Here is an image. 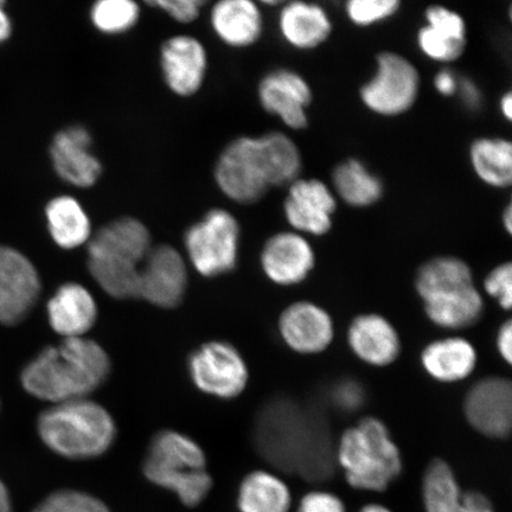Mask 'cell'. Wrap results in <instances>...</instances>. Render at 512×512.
Segmentation results:
<instances>
[{
  "mask_svg": "<svg viewBox=\"0 0 512 512\" xmlns=\"http://www.w3.org/2000/svg\"><path fill=\"white\" fill-rule=\"evenodd\" d=\"M484 290L495 298L502 309L510 310L512 306V265L511 262L498 265L484 280Z\"/></svg>",
  "mask_w": 512,
  "mask_h": 512,
  "instance_id": "35",
  "label": "cell"
},
{
  "mask_svg": "<svg viewBox=\"0 0 512 512\" xmlns=\"http://www.w3.org/2000/svg\"><path fill=\"white\" fill-rule=\"evenodd\" d=\"M4 2H0V43L8 40L11 36L12 25L8 14L3 8Z\"/></svg>",
  "mask_w": 512,
  "mask_h": 512,
  "instance_id": "43",
  "label": "cell"
},
{
  "mask_svg": "<svg viewBox=\"0 0 512 512\" xmlns=\"http://www.w3.org/2000/svg\"><path fill=\"white\" fill-rule=\"evenodd\" d=\"M41 287L40 275L27 256L0 246V323H22L34 309Z\"/></svg>",
  "mask_w": 512,
  "mask_h": 512,
  "instance_id": "12",
  "label": "cell"
},
{
  "mask_svg": "<svg viewBox=\"0 0 512 512\" xmlns=\"http://www.w3.org/2000/svg\"><path fill=\"white\" fill-rule=\"evenodd\" d=\"M334 399L343 411L354 412L364 401L363 388L355 381L341 382L335 389Z\"/></svg>",
  "mask_w": 512,
  "mask_h": 512,
  "instance_id": "38",
  "label": "cell"
},
{
  "mask_svg": "<svg viewBox=\"0 0 512 512\" xmlns=\"http://www.w3.org/2000/svg\"><path fill=\"white\" fill-rule=\"evenodd\" d=\"M292 492L275 473L256 470L243 478L238 494L240 512H291Z\"/></svg>",
  "mask_w": 512,
  "mask_h": 512,
  "instance_id": "28",
  "label": "cell"
},
{
  "mask_svg": "<svg viewBox=\"0 0 512 512\" xmlns=\"http://www.w3.org/2000/svg\"><path fill=\"white\" fill-rule=\"evenodd\" d=\"M297 512H348L341 498L325 490H312L300 499Z\"/></svg>",
  "mask_w": 512,
  "mask_h": 512,
  "instance_id": "37",
  "label": "cell"
},
{
  "mask_svg": "<svg viewBox=\"0 0 512 512\" xmlns=\"http://www.w3.org/2000/svg\"><path fill=\"white\" fill-rule=\"evenodd\" d=\"M96 318L98 306L95 299L81 284H63L49 300V324L64 339L85 336L93 328Z\"/></svg>",
  "mask_w": 512,
  "mask_h": 512,
  "instance_id": "23",
  "label": "cell"
},
{
  "mask_svg": "<svg viewBox=\"0 0 512 512\" xmlns=\"http://www.w3.org/2000/svg\"><path fill=\"white\" fill-rule=\"evenodd\" d=\"M335 458L349 486L360 491H386L403 469L399 446L384 422L374 416L344 431Z\"/></svg>",
  "mask_w": 512,
  "mask_h": 512,
  "instance_id": "7",
  "label": "cell"
},
{
  "mask_svg": "<svg viewBox=\"0 0 512 512\" xmlns=\"http://www.w3.org/2000/svg\"><path fill=\"white\" fill-rule=\"evenodd\" d=\"M260 264L272 283L294 286L309 277L316 266V254L304 235L291 230L274 234L266 241Z\"/></svg>",
  "mask_w": 512,
  "mask_h": 512,
  "instance_id": "20",
  "label": "cell"
},
{
  "mask_svg": "<svg viewBox=\"0 0 512 512\" xmlns=\"http://www.w3.org/2000/svg\"><path fill=\"white\" fill-rule=\"evenodd\" d=\"M422 503L425 512H460L463 494L450 464L434 459L422 477Z\"/></svg>",
  "mask_w": 512,
  "mask_h": 512,
  "instance_id": "31",
  "label": "cell"
},
{
  "mask_svg": "<svg viewBox=\"0 0 512 512\" xmlns=\"http://www.w3.org/2000/svg\"><path fill=\"white\" fill-rule=\"evenodd\" d=\"M459 80L451 70H441L434 78V87L437 92L444 96H453L457 94Z\"/></svg>",
  "mask_w": 512,
  "mask_h": 512,
  "instance_id": "42",
  "label": "cell"
},
{
  "mask_svg": "<svg viewBox=\"0 0 512 512\" xmlns=\"http://www.w3.org/2000/svg\"><path fill=\"white\" fill-rule=\"evenodd\" d=\"M470 162L477 177L491 188L505 189L512 183V145L507 139L483 137L473 140Z\"/></svg>",
  "mask_w": 512,
  "mask_h": 512,
  "instance_id": "30",
  "label": "cell"
},
{
  "mask_svg": "<svg viewBox=\"0 0 512 512\" xmlns=\"http://www.w3.org/2000/svg\"><path fill=\"white\" fill-rule=\"evenodd\" d=\"M189 374L198 390L222 400L238 398L249 380L248 367L239 350L221 341L208 342L192 352Z\"/></svg>",
  "mask_w": 512,
  "mask_h": 512,
  "instance_id": "11",
  "label": "cell"
},
{
  "mask_svg": "<svg viewBox=\"0 0 512 512\" xmlns=\"http://www.w3.org/2000/svg\"><path fill=\"white\" fill-rule=\"evenodd\" d=\"M460 512H497L488 496L479 491H466L463 494Z\"/></svg>",
  "mask_w": 512,
  "mask_h": 512,
  "instance_id": "40",
  "label": "cell"
},
{
  "mask_svg": "<svg viewBox=\"0 0 512 512\" xmlns=\"http://www.w3.org/2000/svg\"><path fill=\"white\" fill-rule=\"evenodd\" d=\"M143 473L150 483L171 491L190 509L202 504L214 486L202 447L187 435L171 430L152 438Z\"/></svg>",
  "mask_w": 512,
  "mask_h": 512,
  "instance_id": "8",
  "label": "cell"
},
{
  "mask_svg": "<svg viewBox=\"0 0 512 512\" xmlns=\"http://www.w3.org/2000/svg\"><path fill=\"white\" fill-rule=\"evenodd\" d=\"M0 512H14L9 490L6 489L2 480H0Z\"/></svg>",
  "mask_w": 512,
  "mask_h": 512,
  "instance_id": "44",
  "label": "cell"
},
{
  "mask_svg": "<svg viewBox=\"0 0 512 512\" xmlns=\"http://www.w3.org/2000/svg\"><path fill=\"white\" fill-rule=\"evenodd\" d=\"M400 8L399 0H349L345 14L352 24L367 28L394 17Z\"/></svg>",
  "mask_w": 512,
  "mask_h": 512,
  "instance_id": "34",
  "label": "cell"
},
{
  "mask_svg": "<svg viewBox=\"0 0 512 512\" xmlns=\"http://www.w3.org/2000/svg\"><path fill=\"white\" fill-rule=\"evenodd\" d=\"M303 157L283 132L239 137L217 159L214 176L222 194L242 206L262 200L272 188L288 187L300 178Z\"/></svg>",
  "mask_w": 512,
  "mask_h": 512,
  "instance_id": "1",
  "label": "cell"
},
{
  "mask_svg": "<svg viewBox=\"0 0 512 512\" xmlns=\"http://www.w3.org/2000/svg\"><path fill=\"white\" fill-rule=\"evenodd\" d=\"M46 220L51 240L64 251L88 245L94 234L91 217L72 195L54 197L47 204Z\"/></svg>",
  "mask_w": 512,
  "mask_h": 512,
  "instance_id": "27",
  "label": "cell"
},
{
  "mask_svg": "<svg viewBox=\"0 0 512 512\" xmlns=\"http://www.w3.org/2000/svg\"><path fill=\"white\" fill-rule=\"evenodd\" d=\"M503 227L507 230V233L511 235L512 233V207L509 203L507 207H505L502 215Z\"/></svg>",
  "mask_w": 512,
  "mask_h": 512,
  "instance_id": "46",
  "label": "cell"
},
{
  "mask_svg": "<svg viewBox=\"0 0 512 512\" xmlns=\"http://www.w3.org/2000/svg\"><path fill=\"white\" fill-rule=\"evenodd\" d=\"M31 512H112L105 502L87 492L64 489L53 492Z\"/></svg>",
  "mask_w": 512,
  "mask_h": 512,
  "instance_id": "33",
  "label": "cell"
},
{
  "mask_svg": "<svg viewBox=\"0 0 512 512\" xmlns=\"http://www.w3.org/2000/svg\"><path fill=\"white\" fill-rule=\"evenodd\" d=\"M147 5L163 11L179 24H190L200 17L206 2L203 0H155V2H147Z\"/></svg>",
  "mask_w": 512,
  "mask_h": 512,
  "instance_id": "36",
  "label": "cell"
},
{
  "mask_svg": "<svg viewBox=\"0 0 512 512\" xmlns=\"http://www.w3.org/2000/svg\"><path fill=\"white\" fill-rule=\"evenodd\" d=\"M421 79L414 64L398 53L384 51L376 57V69L361 88V100L369 111L382 117L407 113L419 98Z\"/></svg>",
  "mask_w": 512,
  "mask_h": 512,
  "instance_id": "10",
  "label": "cell"
},
{
  "mask_svg": "<svg viewBox=\"0 0 512 512\" xmlns=\"http://www.w3.org/2000/svg\"><path fill=\"white\" fill-rule=\"evenodd\" d=\"M258 98L267 113L279 118L293 131L309 126L312 89L302 75L292 69L279 68L267 73L259 82Z\"/></svg>",
  "mask_w": 512,
  "mask_h": 512,
  "instance_id": "16",
  "label": "cell"
},
{
  "mask_svg": "<svg viewBox=\"0 0 512 512\" xmlns=\"http://www.w3.org/2000/svg\"><path fill=\"white\" fill-rule=\"evenodd\" d=\"M426 25L418 32V46L428 59L452 63L463 56L467 29L458 12L443 5H432L425 11Z\"/></svg>",
  "mask_w": 512,
  "mask_h": 512,
  "instance_id": "22",
  "label": "cell"
},
{
  "mask_svg": "<svg viewBox=\"0 0 512 512\" xmlns=\"http://www.w3.org/2000/svg\"><path fill=\"white\" fill-rule=\"evenodd\" d=\"M279 31L288 46L313 50L329 40L332 22L322 6L297 0L280 9Z\"/></svg>",
  "mask_w": 512,
  "mask_h": 512,
  "instance_id": "26",
  "label": "cell"
},
{
  "mask_svg": "<svg viewBox=\"0 0 512 512\" xmlns=\"http://www.w3.org/2000/svg\"><path fill=\"white\" fill-rule=\"evenodd\" d=\"M358 512H394L386 507V505H382L379 503H370L364 505V507Z\"/></svg>",
  "mask_w": 512,
  "mask_h": 512,
  "instance_id": "47",
  "label": "cell"
},
{
  "mask_svg": "<svg viewBox=\"0 0 512 512\" xmlns=\"http://www.w3.org/2000/svg\"><path fill=\"white\" fill-rule=\"evenodd\" d=\"M37 430L51 451L72 460L101 457L117 437L112 415L87 398L51 406L38 418Z\"/></svg>",
  "mask_w": 512,
  "mask_h": 512,
  "instance_id": "6",
  "label": "cell"
},
{
  "mask_svg": "<svg viewBox=\"0 0 512 512\" xmlns=\"http://www.w3.org/2000/svg\"><path fill=\"white\" fill-rule=\"evenodd\" d=\"M415 288L428 319L439 328L463 330L484 313V299L469 265L456 256H437L418 270Z\"/></svg>",
  "mask_w": 512,
  "mask_h": 512,
  "instance_id": "5",
  "label": "cell"
},
{
  "mask_svg": "<svg viewBox=\"0 0 512 512\" xmlns=\"http://www.w3.org/2000/svg\"><path fill=\"white\" fill-rule=\"evenodd\" d=\"M478 354L464 337L451 336L435 339L421 352V366L428 376L441 383L463 381L475 371Z\"/></svg>",
  "mask_w": 512,
  "mask_h": 512,
  "instance_id": "25",
  "label": "cell"
},
{
  "mask_svg": "<svg viewBox=\"0 0 512 512\" xmlns=\"http://www.w3.org/2000/svg\"><path fill=\"white\" fill-rule=\"evenodd\" d=\"M140 16L142 9L133 0H100L89 11L93 27L108 36L126 34L136 27Z\"/></svg>",
  "mask_w": 512,
  "mask_h": 512,
  "instance_id": "32",
  "label": "cell"
},
{
  "mask_svg": "<svg viewBox=\"0 0 512 512\" xmlns=\"http://www.w3.org/2000/svg\"><path fill=\"white\" fill-rule=\"evenodd\" d=\"M496 345L499 355L505 363L512 362V322L511 319L505 320L498 330Z\"/></svg>",
  "mask_w": 512,
  "mask_h": 512,
  "instance_id": "41",
  "label": "cell"
},
{
  "mask_svg": "<svg viewBox=\"0 0 512 512\" xmlns=\"http://www.w3.org/2000/svg\"><path fill=\"white\" fill-rule=\"evenodd\" d=\"M93 139L86 127L72 125L57 132L50 145L56 175L70 187L89 189L102 175L101 160L92 151Z\"/></svg>",
  "mask_w": 512,
  "mask_h": 512,
  "instance_id": "17",
  "label": "cell"
},
{
  "mask_svg": "<svg viewBox=\"0 0 512 512\" xmlns=\"http://www.w3.org/2000/svg\"><path fill=\"white\" fill-rule=\"evenodd\" d=\"M499 108L505 119L511 121L512 119V94L507 92L502 96L501 102H499Z\"/></svg>",
  "mask_w": 512,
  "mask_h": 512,
  "instance_id": "45",
  "label": "cell"
},
{
  "mask_svg": "<svg viewBox=\"0 0 512 512\" xmlns=\"http://www.w3.org/2000/svg\"><path fill=\"white\" fill-rule=\"evenodd\" d=\"M291 402L275 400L261 409L254 427V444L267 463L307 480H324L336 463Z\"/></svg>",
  "mask_w": 512,
  "mask_h": 512,
  "instance_id": "3",
  "label": "cell"
},
{
  "mask_svg": "<svg viewBox=\"0 0 512 512\" xmlns=\"http://www.w3.org/2000/svg\"><path fill=\"white\" fill-rule=\"evenodd\" d=\"M160 69L170 91L189 98L200 92L206 81L207 49L194 36H172L160 48Z\"/></svg>",
  "mask_w": 512,
  "mask_h": 512,
  "instance_id": "18",
  "label": "cell"
},
{
  "mask_svg": "<svg viewBox=\"0 0 512 512\" xmlns=\"http://www.w3.org/2000/svg\"><path fill=\"white\" fill-rule=\"evenodd\" d=\"M331 181L336 198L352 208L374 206L384 192L381 178L355 158L339 163L332 171Z\"/></svg>",
  "mask_w": 512,
  "mask_h": 512,
  "instance_id": "29",
  "label": "cell"
},
{
  "mask_svg": "<svg viewBox=\"0 0 512 512\" xmlns=\"http://www.w3.org/2000/svg\"><path fill=\"white\" fill-rule=\"evenodd\" d=\"M464 413L473 430L491 439H507L512 427V386L504 377L479 380L466 393Z\"/></svg>",
  "mask_w": 512,
  "mask_h": 512,
  "instance_id": "14",
  "label": "cell"
},
{
  "mask_svg": "<svg viewBox=\"0 0 512 512\" xmlns=\"http://www.w3.org/2000/svg\"><path fill=\"white\" fill-rule=\"evenodd\" d=\"M111 360L100 344L85 337L67 338L48 347L22 371V386L35 398L61 403L86 399L111 374Z\"/></svg>",
  "mask_w": 512,
  "mask_h": 512,
  "instance_id": "2",
  "label": "cell"
},
{
  "mask_svg": "<svg viewBox=\"0 0 512 512\" xmlns=\"http://www.w3.org/2000/svg\"><path fill=\"white\" fill-rule=\"evenodd\" d=\"M188 267L174 246L152 247L140 271L138 299L162 309H174L187 292Z\"/></svg>",
  "mask_w": 512,
  "mask_h": 512,
  "instance_id": "13",
  "label": "cell"
},
{
  "mask_svg": "<svg viewBox=\"0 0 512 512\" xmlns=\"http://www.w3.org/2000/svg\"><path fill=\"white\" fill-rule=\"evenodd\" d=\"M210 25L226 46L248 48L260 40L264 17L252 0H221L210 10Z\"/></svg>",
  "mask_w": 512,
  "mask_h": 512,
  "instance_id": "24",
  "label": "cell"
},
{
  "mask_svg": "<svg viewBox=\"0 0 512 512\" xmlns=\"http://www.w3.org/2000/svg\"><path fill=\"white\" fill-rule=\"evenodd\" d=\"M152 247L142 221L120 217L96 230L88 242V271L108 296L138 299L140 271Z\"/></svg>",
  "mask_w": 512,
  "mask_h": 512,
  "instance_id": "4",
  "label": "cell"
},
{
  "mask_svg": "<svg viewBox=\"0 0 512 512\" xmlns=\"http://www.w3.org/2000/svg\"><path fill=\"white\" fill-rule=\"evenodd\" d=\"M463 105L470 111H477L482 106L483 96L476 83L470 79L459 80L458 91Z\"/></svg>",
  "mask_w": 512,
  "mask_h": 512,
  "instance_id": "39",
  "label": "cell"
},
{
  "mask_svg": "<svg viewBox=\"0 0 512 512\" xmlns=\"http://www.w3.org/2000/svg\"><path fill=\"white\" fill-rule=\"evenodd\" d=\"M348 344L358 360L368 366L388 367L401 354V339L398 330L379 313H364L349 325Z\"/></svg>",
  "mask_w": 512,
  "mask_h": 512,
  "instance_id": "21",
  "label": "cell"
},
{
  "mask_svg": "<svg viewBox=\"0 0 512 512\" xmlns=\"http://www.w3.org/2000/svg\"><path fill=\"white\" fill-rule=\"evenodd\" d=\"M278 328L287 347L300 355L322 354L335 338L330 313L307 300L287 306L279 317Z\"/></svg>",
  "mask_w": 512,
  "mask_h": 512,
  "instance_id": "19",
  "label": "cell"
},
{
  "mask_svg": "<svg viewBox=\"0 0 512 512\" xmlns=\"http://www.w3.org/2000/svg\"><path fill=\"white\" fill-rule=\"evenodd\" d=\"M284 214L293 232L323 236L334 226L337 198L324 182L317 178H298L288 185Z\"/></svg>",
  "mask_w": 512,
  "mask_h": 512,
  "instance_id": "15",
  "label": "cell"
},
{
  "mask_svg": "<svg viewBox=\"0 0 512 512\" xmlns=\"http://www.w3.org/2000/svg\"><path fill=\"white\" fill-rule=\"evenodd\" d=\"M239 221L222 208L208 211L184 235V248L197 273L206 278L220 277L235 270L240 252Z\"/></svg>",
  "mask_w": 512,
  "mask_h": 512,
  "instance_id": "9",
  "label": "cell"
}]
</instances>
